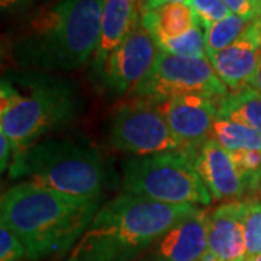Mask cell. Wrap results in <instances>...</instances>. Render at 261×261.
<instances>
[{
    "label": "cell",
    "mask_w": 261,
    "mask_h": 261,
    "mask_svg": "<svg viewBox=\"0 0 261 261\" xmlns=\"http://www.w3.org/2000/svg\"><path fill=\"white\" fill-rule=\"evenodd\" d=\"M9 177L65 195L100 199L109 170L102 152L86 141L45 138L13 155Z\"/></svg>",
    "instance_id": "5b68a950"
},
{
    "label": "cell",
    "mask_w": 261,
    "mask_h": 261,
    "mask_svg": "<svg viewBox=\"0 0 261 261\" xmlns=\"http://www.w3.org/2000/svg\"><path fill=\"white\" fill-rule=\"evenodd\" d=\"M151 102L185 145V151L197 148L211 138L218 118V100L203 96H180Z\"/></svg>",
    "instance_id": "30bf717a"
},
{
    "label": "cell",
    "mask_w": 261,
    "mask_h": 261,
    "mask_svg": "<svg viewBox=\"0 0 261 261\" xmlns=\"http://www.w3.org/2000/svg\"><path fill=\"white\" fill-rule=\"evenodd\" d=\"M250 22L229 13L226 18L218 20L212 27L205 29L206 54H215L233 44L244 34Z\"/></svg>",
    "instance_id": "d6986e66"
},
{
    "label": "cell",
    "mask_w": 261,
    "mask_h": 261,
    "mask_svg": "<svg viewBox=\"0 0 261 261\" xmlns=\"http://www.w3.org/2000/svg\"><path fill=\"white\" fill-rule=\"evenodd\" d=\"M231 13L247 22L261 19V0H224Z\"/></svg>",
    "instance_id": "d4e9b609"
},
{
    "label": "cell",
    "mask_w": 261,
    "mask_h": 261,
    "mask_svg": "<svg viewBox=\"0 0 261 261\" xmlns=\"http://www.w3.org/2000/svg\"><path fill=\"white\" fill-rule=\"evenodd\" d=\"M83 105L79 86L71 79L9 70L0 82V132L8 137L16 155L73 123Z\"/></svg>",
    "instance_id": "277c9868"
},
{
    "label": "cell",
    "mask_w": 261,
    "mask_h": 261,
    "mask_svg": "<svg viewBox=\"0 0 261 261\" xmlns=\"http://www.w3.org/2000/svg\"><path fill=\"white\" fill-rule=\"evenodd\" d=\"M261 56V19L248 23L244 34L222 51L207 58L215 73L229 92L240 90L251 82Z\"/></svg>",
    "instance_id": "7c38bea8"
},
{
    "label": "cell",
    "mask_w": 261,
    "mask_h": 261,
    "mask_svg": "<svg viewBox=\"0 0 261 261\" xmlns=\"http://www.w3.org/2000/svg\"><path fill=\"white\" fill-rule=\"evenodd\" d=\"M186 3L195 15L196 23L203 29L231 13L224 0H187Z\"/></svg>",
    "instance_id": "603a6c76"
},
{
    "label": "cell",
    "mask_w": 261,
    "mask_h": 261,
    "mask_svg": "<svg viewBox=\"0 0 261 261\" xmlns=\"http://www.w3.org/2000/svg\"><path fill=\"white\" fill-rule=\"evenodd\" d=\"M141 3H144V0H141Z\"/></svg>",
    "instance_id": "1f68e13d"
},
{
    "label": "cell",
    "mask_w": 261,
    "mask_h": 261,
    "mask_svg": "<svg viewBox=\"0 0 261 261\" xmlns=\"http://www.w3.org/2000/svg\"><path fill=\"white\" fill-rule=\"evenodd\" d=\"M103 0H57L25 16L8 37L16 70L70 73L93 58Z\"/></svg>",
    "instance_id": "6da1fadb"
},
{
    "label": "cell",
    "mask_w": 261,
    "mask_h": 261,
    "mask_svg": "<svg viewBox=\"0 0 261 261\" xmlns=\"http://www.w3.org/2000/svg\"><path fill=\"white\" fill-rule=\"evenodd\" d=\"M245 261H261V254L255 255V257H252V258H248V260H245Z\"/></svg>",
    "instance_id": "4dcf8cb0"
},
{
    "label": "cell",
    "mask_w": 261,
    "mask_h": 261,
    "mask_svg": "<svg viewBox=\"0 0 261 261\" xmlns=\"http://www.w3.org/2000/svg\"><path fill=\"white\" fill-rule=\"evenodd\" d=\"M0 261H31L25 245L5 225H0Z\"/></svg>",
    "instance_id": "cb8c5ba5"
},
{
    "label": "cell",
    "mask_w": 261,
    "mask_h": 261,
    "mask_svg": "<svg viewBox=\"0 0 261 261\" xmlns=\"http://www.w3.org/2000/svg\"><path fill=\"white\" fill-rule=\"evenodd\" d=\"M207 252V212L195 214L161 235L140 261H196Z\"/></svg>",
    "instance_id": "4fadbf2b"
},
{
    "label": "cell",
    "mask_w": 261,
    "mask_h": 261,
    "mask_svg": "<svg viewBox=\"0 0 261 261\" xmlns=\"http://www.w3.org/2000/svg\"><path fill=\"white\" fill-rule=\"evenodd\" d=\"M141 0H103L100 35L92 58V71L96 82L102 77L103 68L113 51L141 20Z\"/></svg>",
    "instance_id": "9a60e30c"
},
{
    "label": "cell",
    "mask_w": 261,
    "mask_h": 261,
    "mask_svg": "<svg viewBox=\"0 0 261 261\" xmlns=\"http://www.w3.org/2000/svg\"><path fill=\"white\" fill-rule=\"evenodd\" d=\"M108 141L113 148L132 157L185 151L154 103L144 97H132L113 111Z\"/></svg>",
    "instance_id": "52a82bcc"
},
{
    "label": "cell",
    "mask_w": 261,
    "mask_h": 261,
    "mask_svg": "<svg viewBox=\"0 0 261 261\" xmlns=\"http://www.w3.org/2000/svg\"><path fill=\"white\" fill-rule=\"evenodd\" d=\"M218 116L243 123L261 135V94L251 86L229 92L218 100Z\"/></svg>",
    "instance_id": "e0dca14e"
},
{
    "label": "cell",
    "mask_w": 261,
    "mask_h": 261,
    "mask_svg": "<svg viewBox=\"0 0 261 261\" xmlns=\"http://www.w3.org/2000/svg\"><path fill=\"white\" fill-rule=\"evenodd\" d=\"M192 159L200 178L218 202L244 200L245 190L228 151H225L212 138L205 141L200 147L183 151Z\"/></svg>",
    "instance_id": "8fae6325"
},
{
    "label": "cell",
    "mask_w": 261,
    "mask_h": 261,
    "mask_svg": "<svg viewBox=\"0 0 261 261\" xmlns=\"http://www.w3.org/2000/svg\"><path fill=\"white\" fill-rule=\"evenodd\" d=\"M122 192L167 205L209 206L212 195L183 151L130 157L122 164Z\"/></svg>",
    "instance_id": "8992f818"
},
{
    "label": "cell",
    "mask_w": 261,
    "mask_h": 261,
    "mask_svg": "<svg viewBox=\"0 0 261 261\" xmlns=\"http://www.w3.org/2000/svg\"><path fill=\"white\" fill-rule=\"evenodd\" d=\"M141 22L154 35L155 41H164L186 34L195 28L196 19L186 2L167 3L157 9L141 13Z\"/></svg>",
    "instance_id": "2e32d148"
},
{
    "label": "cell",
    "mask_w": 261,
    "mask_h": 261,
    "mask_svg": "<svg viewBox=\"0 0 261 261\" xmlns=\"http://www.w3.org/2000/svg\"><path fill=\"white\" fill-rule=\"evenodd\" d=\"M248 86H251L254 90H257V92L261 94V56H260V60H258L257 70H255V73H254V75H252L251 82H250Z\"/></svg>",
    "instance_id": "f1b7e54d"
},
{
    "label": "cell",
    "mask_w": 261,
    "mask_h": 261,
    "mask_svg": "<svg viewBox=\"0 0 261 261\" xmlns=\"http://www.w3.org/2000/svg\"><path fill=\"white\" fill-rule=\"evenodd\" d=\"M159 56L155 38L140 20L109 57L97 83L113 94L130 96L151 73Z\"/></svg>",
    "instance_id": "9c48e42d"
},
{
    "label": "cell",
    "mask_w": 261,
    "mask_h": 261,
    "mask_svg": "<svg viewBox=\"0 0 261 261\" xmlns=\"http://www.w3.org/2000/svg\"><path fill=\"white\" fill-rule=\"evenodd\" d=\"M211 138L229 154L240 151H261V135L257 130L221 116L215 119Z\"/></svg>",
    "instance_id": "ac0fdd59"
},
{
    "label": "cell",
    "mask_w": 261,
    "mask_h": 261,
    "mask_svg": "<svg viewBox=\"0 0 261 261\" xmlns=\"http://www.w3.org/2000/svg\"><path fill=\"white\" fill-rule=\"evenodd\" d=\"M244 228L248 260L261 254V200L255 197L245 199Z\"/></svg>",
    "instance_id": "7402d4cb"
},
{
    "label": "cell",
    "mask_w": 261,
    "mask_h": 261,
    "mask_svg": "<svg viewBox=\"0 0 261 261\" xmlns=\"http://www.w3.org/2000/svg\"><path fill=\"white\" fill-rule=\"evenodd\" d=\"M177 2H187V0H144V3H142V12L157 9V8L164 6L167 3H177Z\"/></svg>",
    "instance_id": "83f0119b"
},
{
    "label": "cell",
    "mask_w": 261,
    "mask_h": 261,
    "mask_svg": "<svg viewBox=\"0 0 261 261\" xmlns=\"http://www.w3.org/2000/svg\"><path fill=\"white\" fill-rule=\"evenodd\" d=\"M161 51L178 57H189V58H205L206 44L203 28L196 25L195 28L187 31L186 34L176 38H170L157 42Z\"/></svg>",
    "instance_id": "ffe728a7"
},
{
    "label": "cell",
    "mask_w": 261,
    "mask_h": 261,
    "mask_svg": "<svg viewBox=\"0 0 261 261\" xmlns=\"http://www.w3.org/2000/svg\"><path fill=\"white\" fill-rule=\"evenodd\" d=\"M228 93L229 90L215 73L207 57L189 58L160 49L154 68L130 97L163 100L180 96H203L221 100Z\"/></svg>",
    "instance_id": "ba28073f"
},
{
    "label": "cell",
    "mask_w": 261,
    "mask_h": 261,
    "mask_svg": "<svg viewBox=\"0 0 261 261\" xmlns=\"http://www.w3.org/2000/svg\"><path fill=\"white\" fill-rule=\"evenodd\" d=\"M12 160H13L12 144L8 140V137L0 132V170H2V173H5L6 170L9 171Z\"/></svg>",
    "instance_id": "484cf974"
},
{
    "label": "cell",
    "mask_w": 261,
    "mask_h": 261,
    "mask_svg": "<svg viewBox=\"0 0 261 261\" xmlns=\"http://www.w3.org/2000/svg\"><path fill=\"white\" fill-rule=\"evenodd\" d=\"M31 0H0L3 13H19L28 8Z\"/></svg>",
    "instance_id": "4316f807"
},
{
    "label": "cell",
    "mask_w": 261,
    "mask_h": 261,
    "mask_svg": "<svg viewBox=\"0 0 261 261\" xmlns=\"http://www.w3.org/2000/svg\"><path fill=\"white\" fill-rule=\"evenodd\" d=\"M229 155L238 170L247 199L254 197L261 187V151H240Z\"/></svg>",
    "instance_id": "44dd1931"
},
{
    "label": "cell",
    "mask_w": 261,
    "mask_h": 261,
    "mask_svg": "<svg viewBox=\"0 0 261 261\" xmlns=\"http://www.w3.org/2000/svg\"><path fill=\"white\" fill-rule=\"evenodd\" d=\"M100 206V199L19 181L2 195L0 225L18 237L31 261H61L80 241Z\"/></svg>",
    "instance_id": "7a4b0ae2"
},
{
    "label": "cell",
    "mask_w": 261,
    "mask_h": 261,
    "mask_svg": "<svg viewBox=\"0 0 261 261\" xmlns=\"http://www.w3.org/2000/svg\"><path fill=\"white\" fill-rule=\"evenodd\" d=\"M196 261H222L221 258H218V257H215L214 254H211V252H206L205 255H202L199 260Z\"/></svg>",
    "instance_id": "f546056e"
},
{
    "label": "cell",
    "mask_w": 261,
    "mask_h": 261,
    "mask_svg": "<svg viewBox=\"0 0 261 261\" xmlns=\"http://www.w3.org/2000/svg\"><path fill=\"white\" fill-rule=\"evenodd\" d=\"M197 209L122 193L100 206L80 241L61 261L138 260L161 235Z\"/></svg>",
    "instance_id": "3957f363"
},
{
    "label": "cell",
    "mask_w": 261,
    "mask_h": 261,
    "mask_svg": "<svg viewBox=\"0 0 261 261\" xmlns=\"http://www.w3.org/2000/svg\"><path fill=\"white\" fill-rule=\"evenodd\" d=\"M245 199L226 202L207 214V252L222 261L247 260Z\"/></svg>",
    "instance_id": "5bb4252c"
}]
</instances>
